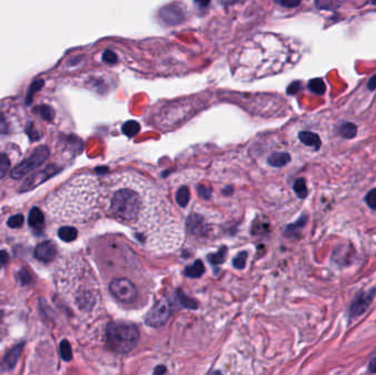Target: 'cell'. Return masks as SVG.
I'll return each instance as SVG.
<instances>
[{
    "instance_id": "d6986e66",
    "label": "cell",
    "mask_w": 376,
    "mask_h": 375,
    "mask_svg": "<svg viewBox=\"0 0 376 375\" xmlns=\"http://www.w3.org/2000/svg\"><path fill=\"white\" fill-rule=\"evenodd\" d=\"M308 87L316 95L321 96L326 92V84H324L321 78H314V80L309 82Z\"/></svg>"
},
{
    "instance_id": "e0dca14e",
    "label": "cell",
    "mask_w": 376,
    "mask_h": 375,
    "mask_svg": "<svg viewBox=\"0 0 376 375\" xmlns=\"http://www.w3.org/2000/svg\"><path fill=\"white\" fill-rule=\"evenodd\" d=\"M338 133L345 139H353L357 133V127L352 122H346L339 127Z\"/></svg>"
},
{
    "instance_id": "8fae6325",
    "label": "cell",
    "mask_w": 376,
    "mask_h": 375,
    "mask_svg": "<svg viewBox=\"0 0 376 375\" xmlns=\"http://www.w3.org/2000/svg\"><path fill=\"white\" fill-rule=\"evenodd\" d=\"M187 225H188V229L190 231V233L201 235L207 232V225L202 217L201 216L192 215L188 218Z\"/></svg>"
},
{
    "instance_id": "d6a6232c",
    "label": "cell",
    "mask_w": 376,
    "mask_h": 375,
    "mask_svg": "<svg viewBox=\"0 0 376 375\" xmlns=\"http://www.w3.org/2000/svg\"><path fill=\"white\" fill-rule=\"evenodd\" d=\"M18 277H19V280L21 281V283L23 285H27L31 283V276L29 273H28V271L26 270H22L19 272V274H18Z\"/></svg>"
},
{
    "instance_id": "1f68e13d",
    "label": "cell",
    "mask_w": 376,
    "mask_h": 375,
    "mask_svg": "<svg viewBox=\"0 0 376 375\" xmlns=\"http://www.w3.org/2000/svg\"><path fill=\"white\" fill-rule=\"evenodd\" d=\"M103 61L108 64H115L117 62V55H116L113 51H105L103 54Z\"/></svg>"
},
{
    "instance_id": "4fadbf2b",
    "label": "cell",
    "mask_w": 376,
    "mask_h": 375,
    "mask_svg": "<svg viewBox=\"0 0 376 375\" xmlns=\"http://www.w3.org/2000/svg\"><path fill=\"white\" fill-rule=\"evenodd\" d=\"M298 138L301 143H304L307 146L314 147L316 151H318L321 146V140H320L319 136L312 131H301L298 134Z\"/></svg>"
},
{
    "instance_id": "603a6c76",
    "label": "cell",
    "mask_w": 376,
    "mask_h": 375,
    "mask_svg": "<svg viewBox=\"0 0 376 375\" xmlns=\"http://www.w3.org/2000/svg\"><path fill=\"white\" fill-rule=\"evenodd\" d=\"M226 257H227V249L221 248L217 253L208 256V260L211 264H221V263L225 262Z\"/></svg>"
},
{
    "instance_id": "cb8c5ba5",
    "label": "cell",
    "mask_w": 376,
    "mask_h": 375,
    "mask_svg": "<svg viewBox=\"0 0 376 375\" xmlns=\"http://www.w3.org/2000/svg\"><path fill=\"white\" fill-rule=\"evenodd\" d=\"M59 352H61V355L64 361H71L73 358V352H72V348L71 345L67 340H63L59 345Z\"/></svg>"
},
{
    "instance_id": "f35d334b",
    "label": "cell",
    "mask_w": 376,
    "mask_h": 375,
    "mask_svg": "<svg viewBox=\"0 0 376 375\" xmlns=\"http://www.w3.org/2000/svg\"><path fill=\"white\" fill-rule=\"evenodd\" d=\"M368 88L370 90H374L376 88V75L371 77V80L369 81V84H368Z\"/></svg>"
},
{
    "instance_id": "ee69618b",
    "label": "cell",
    "mask_w": 376,
    "mask_h": 375,
    "mask_svg": "<svg viewBox=\"0 0 376 375\" xmlns=\"http://www.w3.org/2000/svg\"><path fill=\"white\" fill-rule=\"evenodd\" d=\"M372 3L375 4V6H376V0H372Z\"/></svg>"
},
{
    "instance_id": "8d00e7d4",
    "label": "cell",
    "mask_w": 376,
    "mask_h": 375,
    "mask_svg": "<svg viewBox=\"0 0 376 375\" xmlns=\"http://www.w3.org/2000/svg\"><path fill=\"white\" fill-rule=\"evenodd\" d=\"M8 260H9L8 253L6 251H3V250H1V251H0V268H2L7 264Z\"/></svg>"
},
{
    "instance_id": "484cf974",
    "label": "cell",
    "mask_w": 376,
    "mask_h": 375,
    "mask_svg": "<svg viewBox=\"0 0 376 375\" xmlns=\"http://www.w3.org/2000/svg\"><path fill=\"white\" fill-rule=\"evenodd\" d=\"M9 168H10V161H9L8 156L0 153V179L4 177Z\"/></svg>"
},
{
    "instance_id": "d590c367",
    "label": "cell",
    "mask_w": 376,
    "mask_h": 375,
    "mask_svg": "<svg viewBox=\"0 0 376 375\" xmlns=\"http://www.w3.org/2000/svg\"><path fill=\"white\" fill-rule=\"evenodd\" d=\"M198 193H199V195H201L203 198H206V199H209V198H210V196H211V192L209 191L208 188H206L205 186H199L198 187Z\"/></svg>"
},
{
    "instance_id": "7402d4cb",
    "label": "cell",
    "mask_w": 376,
    "mask_h": 375,
    "mask_svg": "<svg viewBox=\"0 0 376 375\" xmlns=\"http://www.w3.org/2000/svg\"><path fill=\"white\" fill-rule=\"evenodd\" d=\"M176 199H177L178 205L185 208L187 206V203L189 202V189L186 186H182L179 189L177 194H176Z\"/></svg>"
},
{
    "instance_id": "b9f144b4",
    "label": "cell",
    "mask_w": 376,
    "mask_h": 375,
    "mask_svg": "<svg viewBox=\"0 0 376 375\" xmlns=\"http://www.w3.org/2000/svg\"><path fill=\"white\" fill-rule=\"evenodd\" d=\"M166 372V370H165V368L164 367H161V365H160V367H157L155 370H154V373L155 374H160V373H165Z\"/></svg>"
},
{
    "instance_id": "ba28073f",
    "label": "cell",
    "mask_w": 376,
    "mask_h": 375,
    "mask_svg": "<svg viewBox=\"0 0 376 375\" xmlns=\"http://www.w3.org/2000/svg\"><path fill=\"white\" fill-rule=\"evenodd\" d=\"M160 18L167 26H176L184 20L185 13L179 4L170 3L161 9Z\"/></svg>"
},
{
    "instance_id": "44dd1931",
    "label": "cell",
    "mask_w": 376,
    "mask_h": 375,
    "mask_svg": "<svg viewBox=\"0 0 376 375\" xmlns=\"http://www.w3.org/2000/svg\"><path fill=\"white\" fill-rule=\"evenodd\" d=\"M307 222V217L303 216L299 220H297L295 224H291L286 229V234L287 235H294V234H298L299 230L304 228V226Z\"/></svg>"
},
{
    "instance_id": "9c48e42d",
    "label": "cell",
    "mask_w": 376,
    "mask_h": 375,
    "mask_svg": "<svg viewBox=\"0 0 376 375\" xmlns=\"http://www.w3.org/2000/svg\"><path fill=\"white\" fill-rule=\"evenodd\" d=\"M34 257L38 259V260L45 263L53 261L55 257H57V247L51 241L42 242L36 245L34 250Z\"/></svg>"
},
{
    "instance_id": "e575fe53",
    "label": "cell",
    "mask_w": 376,
    "mask_h": 375,
    "mask_svg": "<svg viewBox=\"0 0 376 375\" xmlns=\"http://www.w3.org/2000/svg\"><path fill=\"white\" fill-rule=\"evenodd\" d=\"M300 87H301V85H300L299 82L292 83V84H290L289 86V89H287V92H289V94H290V95L296 94V92L300 89Z\"/></svg>"
},
{
    "instance_id": "ac0fdd59",
    "label": "cell",
    "mask_w": 376,
    "mask_h": 375,
    "mask_svg": "<svg viewBox=\"0 0 376 375\" xmlns=\"http://www.w3.org/2000/svg\"><path fill=\"white\" fill-rule=\"evenodd\" d=\"M140 124H139V122L134 121V120H129V121L122 124V132L129 138H132L136 136V134H138L139 131H140Z\"/></svg>"
},
{
    "instance_id": "ffe728a7",
    "label": "cell",
    "mask_w": 376,
    "mask_h": 375,
    "mask_svg": "<svg viewBox=\"0 0 376 375\" xmlns=\"http://www.w3.org/2000/svg\"><path fill=\"white\" fill-rule=\"evenodd\" d=\"M294 192L300 199H305L306 197H307L308 189H307V185H306V180L304 178H298L295 180Z\"/></svg>"
},
{
    "instance_id": "d4e9b609",
    "label": "cell",
    "mask_w": 376,
    "mask_h": 375,
    "mask_svg": "<svg viewBox=\"0 0 376 375\" xmlns=\"http://www.w3.org/2000/svg\"><path fill=\"white\" fill-rule=\"evenodd\" d=\"M36 113L43 119L48 120V121H52L54 118V111L52 108H50L49 106H40V107L36 108Z\"/></svg>"
},
{
    "instance_id": "f546056e",
    "label": "cell",
    "mask_w": 376,
    "mask_h": 375,
    "mask_svg": "<svg viewBox=\"0 0 376 375\" xmlns=\"http://www.w3.org/2000/svg\"><path fill=\"white\" fill-rule=\"evenodd\" d=\"M23 222H25V218H23L22 215H15V216H12L11 218H9L7 224L9 227H10V228L16 229V228H20V227H22Z\"/></svg>"
},
{
    "instance_id": "9a60e30c",
    "label": "cell",
    "mask_w": 376,
    "mask_h": 375,
    "mask_svg": "<svg viewBox=\"0 0 376 375\" xmlns=\"http://www.w3.org/2000/svg\"><path fill=\"white\" fill-rule=\"evenodd\" d=\"M203 273H205V266H203V263L199 260L185 270V275L190 277V279H198V277L202 276Z\"/></svg>"
},
{
    "instance_id": "4dcf8cb0",
    "label": "cell",
    "mask_w": 376,
    "mask_h": 375,
    "mask_svg": "<svg viewBox=\"0 0 376 375\" xmlns=\"http://www.w3.org/2000/svg\"><path fill=\"white\" fill-rule=\"evenodd\" d=\"M274 1L285 8H296L300 4V0H274Z\"/></svg>"
},
{
    "instance_id": "4316f807",
    "label": "cell",
    "mask_w": 376,
    "mask_h": 375,
    "mask_svg": "<svg viewBox=\"0 0 376 375\" xmlns=\"http://www.w3.org/2000/svg\"><path fill=\"white\" fill-rule=\"evenodd\" d=\"M364 202L372 210H376V188L371 189L364 197Z\"/></svg>"
},
{
    "instance_id": "7a4b0ae2",
    "label": "cell",
    "mask_w": 376,
    "mask_h": 375,
    "mask_svg": "<svg viewBox=\"0 0 376 375\" xmlns=\"http://www.w3.org/2000/svg\"><path fill=\"white\" fill-rule=\"evenodd\" d=\"M145 192L137 191L132 185L115 191L109 202V212L116 219L128 225H136L145 217Z\"/></svg>"
},
{
    "instance_id": "277c9868",
    "label": "cell",
    "mask_w": 376,
    "mask_h": 375,
    "mask_svg": "<svg viewBox=\"0 0 376 375\" xmlns=\"http://www.w3.org/2000/svg\"><path fill=\"white\" fill-rule=\"evenodd\" d=\"M50 155V151L46 146L41 145L33 151L28 159L23 160L20 164H18L15 169L11 171V177L13 179H20L25 177L27 174H29L31 171L38 169L44 162L48 160Z\"/></svg>"
},
{
    "instance_id": "60d3db41",
    "label": "cell",
    "mask_w": 376,
    "mask_h": 375,
    "mask_svg": "<svg viewBox=\"0 0 376 375\" xmlns=\"http://www.w3.org/2000/svg\"><path fill=\"white\" fill-rule=\"evenodd\" d=\"M7 130V126H6V122H4L3 118L0 115V133L1 132H6Z\"/></svg>"
},
{
    "instance_id": "3957f363",
    "label": "cell",
    "mask_w": 376,
    "mask_h": 375,
    "mask_svg": "<svg viewBox=\"0 0 376 375\" xmlns=\"http://www.w3.org/2000/svg\"><path fill=\"white\" fill-rule=\"evenodd\" d=\"M107 345L116 353L125 354L132 351L140 339V332L131 322H110L106 331Z\"/></svg>"
},
{
    "instance_id": "52a82bcc",
    "label": "cell",
    "mask_w": 376,
    "mask_h": 375,
    "mask_svg": "<svg viewBox=\"0 0 376 375\" xmlns=\"http://www.w3.org/2000/svg\"><path fill=\"white\" fill-rule=\"evenodd\" d=\"M375 295H376V287H373V288H371L369 290L361 291V293L357 294L350 303L349 312H347L349 318L354 319L356 317L361 316V315H363L370 307V305L372 304Z\"/></svg>"
},
{
    "instance_id": "6da1fadb",
    "label": "cell",
    "mask_w": 376,
    "mask_h": 375,
    "mask_svg": "<svg viewBox=\"0 0 376 375\" xmlns=\"http://www.w3.org/2000/svg\"><path fill=\"white\" fill-rule=\"evenodd\" d=\"M97 198V179L89 175H81L69 180L50 197L48 211L58 221H85L94 214Z\"/></svg>"
},
{
    "instance_id": "f1b7e54d",
    "label": "cell",
    "mask_w": 376,
    "mask_h": 375,
    "mask_svg": "<svg viewBox=\"0 0 376 375\" xmlns=\"http://www.w3.org/2000/svg\"><path fill=\"white\" fill-rule=\"evenodd\" d=\"M316 4L318 8L324 9V10H330L338 6L337 0H316Z\"/></svg>"
},
{
    "instance_id": "74e56055",
    "label": "cell",
    "mask_w": 376,
    "mask_h": 375,
    "mask_svg": "<svg viewBox=\"0 0 376 375\" xmlns=\"http://www.w3.org/2000/svg\"><path fill=\"white\" fill-rule=\"evenodd\" d=\"M369 371H370V373H376V355L374 356V358H372V360L370 361Z\"/></svg>"
},
{
    "instance_id": "7bdbcfd3",
    "label": "cell",
    "mask_w": 376,
    "mask_h": 375,
    "mask_svg": "<svg viewBox=\"0 0 376 375\" xmlns=\"http://www.w3.org/2000/svg\"><path fill=\"white\" fill-rule=\"evenodd\" d=\"M220 1H221L222 3H225V4H229V3H232V2H233L234 0H220Z\"/></svg>"
},
{
    "instance_id": "7c38bea8",
    "label": "cell",
    "mask_w": 376,
    "mask_h": 375,
    "mask_svg": "<svg viewBox=\"0 0 376 375\" xmlns=\"http://www.w3.org/2000/svg\"><path fill=\"white\" fill-rule=\"evenodd\" d=\"M28 224L31 227V229H33L36 232L43 229L44 215L40 208L34 207L30 210L29 217H28Z\"/></svg>"
},
{
    "instance_id": "30bf717a",
    "label": "cell",
    "mask_w": 376,
    "mask_h": 375,
    "mask_svg": "<svg viewBox=\"0 0 376 375\" xmlns=\"http://www.w3.org/2000/svg\"><path fill=\"white\" fill-rule=\"evenodd\" d=\"M22 348H23V344L18 345L16 346H13V348L9 351L6 355H4L1 363H0V370H1L2 372L12 371V370L16 368V364L18 362V360H19L20 354L22 352Z\"/></svg>"
},
{
    "instance_id": "ab89813d",
    "label": "cell",
    "mask_w": 376,
    "mask_h": 375,
    "mask_svg": "<svg viewBox=\"0 0 376 375\" xmlns=\"http://www.w3.org/2000/svg\"><path fill=\"white\" fill-rule=\"evenodd\" d=\"M210 1L211 0H195V2H196V4H198L199 7H206L210 3Z\"/></svg>"
},
{
    "instance_id": "5b68a950",
    "label": "cell",
    "mask_w": 376,
    "mask_h": 375,
    "mask_svg": "<svg viewBox=\"0 0 376 375\" xmlns=\"http://www.w3.org/2000/svg\"><path fill=\"white\" fill-rule=\"evenodd\" d=\"M109 290L116 298L125 304L133 303L138 296L137 287L127 279H115L111 281Z\"/></svg>"
},
{
    "instance_id": "5bb4252c",
    "label": "cell",
    "mask_w": 376,
    "mask_h": 375,
    "mask_svg": "<svg viewBox=\"0 0 376 375\" xmlns=\"http://www.w3.org/2000/svg\"><path fill=\"white\" fill-rule=\"evenodd\" d=\"M290 155L285 152H276L272 155L268 156L267 163L274 168H283V166L287 165L290 162Z\"/></svg>"
},
{
    "instance_id": "8992f818",
    "label": "cell",
    "mask_w": 376,
    "mask_h": 375,
    "mask_svg": "<svg viewBox=\"0 0 376 375\" xmlns=\"http://www.w3.org/2000/svg\"><path fill=\"white\" fill-rule=\"evenodd\" d=\"M171 317V304L166 299H161L146 314L145 322L150 327L159 328L165 325Z\"/></svg>"
},
{
    "instance_id": "836d02e7",
    "label": "cell",
    "mask_w": 376,
    "mask_h": 375,
    "mask_svg": "<svg viewBox=\"0 0 376 375\" xmlns=\"http://www.w3.org/2000/svg\"><path fill=\"white\" fill-rule=\"evenodd\" d=\"M179 298H180V302H182V304L184 305L185 307L193 308V309H195V308L197 307V304L195 303L194 300H190V299L186 298V297H185V295H183L182 293H180V297Z\"/></svg>"
},
{
    "instance_id": "2e32d148",
    "label": "cell",
    "mask_w": 376,
    "mask_h": 375,
    "mask_svg": "<svg viewBox=\"0 0 376 375\" xmlns=\"http://www.w3.org/2000/svg\"><path fill=\"white\" fill-rule=\"evenodd\" d=\"M58 237L64 242H72L77 238V230L74 227L65 226L58 229Z\"/></svg>"
},
{
    "instance_id": "f6af8a7d",
    "label": "cell",
    "mask_w": 376,
    "mask_h": 375,
    "mask_svg": "<svg viewBox=\"0 0 376 375\" xmlns=\"http://www.w3.org/2000/svg\"><path fill=\"white\" fill-rule=\"evenodd\" d=\"M0 317H1V313H0Z\"/></svg>"
},
{
    "instance_id": "83f0119b",
    "label": "cell",
    "mask_w": 376,
    "mask_h": 375,
    "mask_svg": "<svg viewBox=\"0 0 376 375\" xmlns=\"http://www.w3.org/2000/svg\"><path fill=\"white\" fill-rule=\"evenodd\" d=\"M247 258H248L247 252H241L240 254H238V257L234 258L233 266L235 268H239V270H242V268L245 267V264H247Z\"/></svg>"
}]
</instances>
